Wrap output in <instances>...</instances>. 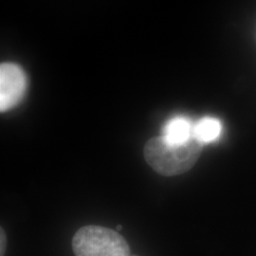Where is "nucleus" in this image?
Masks as SVG:
<instances>
[{
    "instance_id": "nucleus-7",
    "label": "nucleus",
    "mask_w": 256,
    "mask_h": 256,
    "mask_svg": "<svg viewBox=\"0 0 256 256\" xmlns=\"http://www.w3.org/2000/svg\"><path fill=\"white\" fill-rule=\"evenodd\" d=\"M122 225H118L117 226V228H116V230H118V232H120V230H122Z\"/></svg>"
},
{
    "instance_id": "nucleus-5",
    "label": "nucleus",
    "mask_w": 256,
    "mask_h": 256,
    "mask_svg": "<svg viewBox=\"0 0 256 256\" xmlns=\"http://www.w3.org/2000/svg\"><path fill=\"white\" fill-rule=\"evenodd\" d=\"M221 131L222 124L220 120L214 117H204L194 124V137L202 144L216 140Z\"/></svg>"
},
{
    "instance_id": "nucleus-3",
    "label": "nucleus",
    "mask_w": 256,
    "mask_h": 256,
    "mask_svg": "<svg viewBox=\"0 0 256 256\" xmlns=\"http://www.w3.org/2000/svg\"><path fill=\"white\" fill-rule=\"evenodd\" d=\"M27 76L25 72L14 63L0 66V110L6 112L16 108L25 96Z\"/></svg>"
},
{
    "instance_id": "nucleus-2",
    "label": "nucleus",
    "mask_w": 256,
    "mask_h": 256,
    "mask_svg": "<svg viewBox=\"0 0 256 256\" xmlns=\"http://www.w3.org/2000/svg\"><path fill=\"white\" fill-rule=\"evenodd\" d=\"M75 256H130L126 240L113 230L88 225L78 230L72 239Z\"/></svg>"
},
{
    "instance_id": "nucleus-6",
    "label": "nucleus",
    "mask_w": 256,
    "mask_h": 256,
    "mask_svg": "<svg viewBox=\"0 0 256 256\" xmlns=\"http://www.w3.org/2000/svg\"><path fill=\"white\" fill-rule=\"evenodd\" d=\"M7 245V238L3 228L0 229V256H4Z\"/></svg>"
},
{
    "instance_id": "nucleus-1",
    "label": "nucleus",
    "mask_w": 256,
    "mask_h": 256,
    "mask_svg": "<svg viewBox=\"0 0 256 256\" xmlns=\"http://www.w3.org/2000/svg\"><path fill=\"white\" fill-rule=\"evenodd\" d=\"M202 142L194 137L186 144H174L158 136L147 142L144 154L147 164L156 173L174 176L192 169L202 155Z\"/></svg>"
},
{
    "instance_id": "nucleus-8",
    "label": "nucleus",
    "mask_w": 256,
    "mask_h": 256,
    "mask_svg": "<svg viewBox=\"0 0 256 256\" xmlns=\"http://www.w3.org/2000/svg\"></svg>"
},
{
    "instance_id": "nucleus-4",
    "label": "nucleus",
    "mask_w": 256,
    "mask_h": 256,
    "mask_svg": "<svg viewBox=\"0 0 256 256\" xmlns=\"http://www.w3.org/2000/svg\"><path fill=\"white\" fill-rule=\"evenodd\" d=\"M194 124L185 116H176L165 122L162 136L171 144H186L194 138Z\"/></svg>"
}]
</instances>
